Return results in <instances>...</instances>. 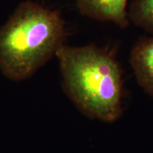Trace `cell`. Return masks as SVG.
<instances>
[{"label":"cell","mask_w":153,"mask_h":153,"mask_svg":"<svg viewBox=\"0 0 153 153\" xmlns=\"http://www.w3.org/2000/svg\"><path fill=\"white\" fill-rule=\"evenodd\" d=\"M130 63L140 87L153 97V38L141 40L133 48Z\"/></svg>","instance_id":"4"},{"label":"cell","mask_w":153,"mask_h":153,"mask_svg":"<svg viewBox=\"0 0 153 153\" xmlns=\"http://www.w3.org/2000/svg\"><path fill=\"white\" fill-rule=\"evenodd\" d=\"M128 18L137 26L153 33V0H134Z\"/></svg>","instance_id":"5"},{"label":"cell","mask_w":153,"mask_h":153,"mask_svg":"<svg viewBox=\"0 0 153 153\" xmlns=\"http://www.w3.org/2000/svg\"><path fill=\"white\" fill-rule=\"evenodd\" d=\"M127 4L128 0H76V7L82 15L111 22L123 28L129 24Z\"/></svg>","instance_id":"3"},{"label":"cell","mask_w":153,"mask_h":153,"mask_svg":"<svg viewBox=\"0 0 153 153\" xmlns=\"http://www.w3.org/2000/svg\"><path fill=\"white\" fill-rule=\"evenodd\" d=\"M65 36L58 11L23 1L0 28V70L13 81L28 79L55 55Z\"/></svg>","instance_id":"2"},{"label":"cell","mask_w":153,"mask_h":153,"mask_svg":"<svg viewBox=\"0 0 153 153\" xmlns=\"http://www.w3.org/2000/svg\"><path fill=\"white\" fill-rule=\"evenodd\" d=\"M55 56L63 90L76 108L91 119L113 123L123 112V80L118 64L94 45H62Z\"/></svg>","instance_id":"1"}]
</instances>
